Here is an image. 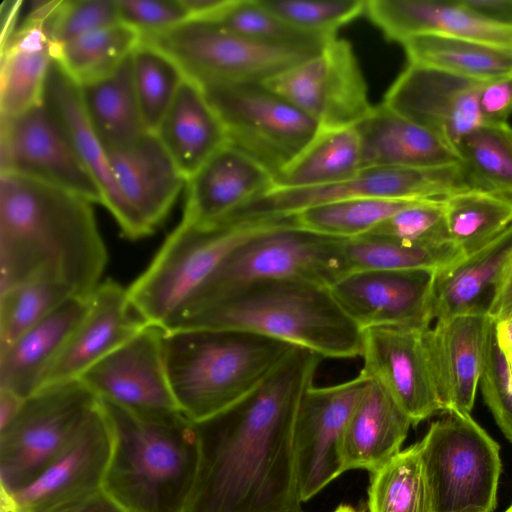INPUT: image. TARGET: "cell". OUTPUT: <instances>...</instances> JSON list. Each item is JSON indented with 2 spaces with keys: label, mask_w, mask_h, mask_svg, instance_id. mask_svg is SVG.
Returning a JSON list of instances; mask_svg holds the SVG:
<instances>
[{
  "label": "cell",
  "mask_w": 512,
  "mask_h": 512,
  "mask_svg": "<svg viewBox=\"0 0 512 512\" xmlns=\"http://www.w3.org/2000/svg\"><path fill=\"white\" fill-rule=\"evenodd\" d=\"M323 359L296 346L249 395L195 422L199 467L186 512H302L294 425Z\"/></svg>",
  "instance_id": "obj_1"
},
{
  "label": "cell",
  "mask_w": 512,
  "mask_h": 512,
  "mask_svg": "<svg viewBox=\"0 0 512 512\" xmlns=\"http://www.w3.org/2000/svg\"><path fill=\"white\" fill-rule=\"evenodd\" d=\"M92 204L52 184L0 172V293L48 277L91 296L108 260Z\"/></svg>",
  "instance_id": "obj_2"
},
{
  "label": "cell",
  "mask_w": 512,
  "mask_h": 512,
  "mask_svg": "<svg viewBox=\"0 0 512 512\" xmlns=\"http://www.w3.org/2000/svg\"><path fill=\"white\" fill-rule=\"evenodd\" d=\"M101 402L113 432L102 489L126 512H186L199 467L195 422L179 410Z\"/></svg>",
  "instance_id": "obj_3"
},
{
  "label": "cell",
  "mask_w": 512,
  "mask_h": 512,
  "mask_svg": "<svg viewBox=\"0 0 512 512\" xmlns=\"http://www.w3.org/2000/svg\"><path fill=\"white\" fill-rule=\"evenodd\" d=\"M244 330L309 349L323 358L361 356L362 330L330 288L298 280H262L238 287L184 315L165 330Z\"/></svg>",
  "instance_id": "obj_4"
},
{
  "label": "cell",
  "mask_w": 512,
  "mask_h": 512,
  "mask_svg": "<svg viewBox=\"0 0 512 512\" xmlns=\"http://www.w3.org/2000/svg\"><path fill=\"white\" fill-rule=\"evenodd\" d=\"M162 331L174 399L178 409L193 422L210 418L249 395L296 347L244 330Z\"/></svg>",
  "instance_id": "obj_5"
},
{
  "label": "cell",
  "mask_w": 512,
  "mask_h": 512,
  "mask_svg": "<svg viewBox=\"0 0 512 512\" xmlns=\"http://www.w3.org/2000/svg\"><path fill=\"white\" fill-rule=\"evenodd\" d=\"M295 220L294 214L231 217L212 225L181 220L127 289L132 306L149 325L166 329L236 247Z\"/></svg>",
  "instance_id": "obj_6"
},
{
  "label": "cell",
  "mask_w": 512,
  "mask_h": 512,
  "mask_svg": "<svg viewBox=\"0 0 512 512\" xmlns=\"http://www.w3.org/2000/svg\"><path fill=\"white\" fill-rule=\"evenodd\" d=\"M344 240L301 228L297 218L258 233L223 260L173 323L256 281L298 280L330 288L348 274Z\"/></svg>",
  "instance_id": "obj_7"
},
{
  "label": "cell",
  "mask_w": 512,
  "mask_h": 512,
  "mask_svg": "<svg viewBox=\"0 0 512 512\" xmlns=\"http://www.w3.org/2000/svg\"><path fill=\"white\" fill-rule=\"evenodd\" d=\"M432 512H492L501 459L499 445L471 417L446 412L417 443Z\"/></svg>",
  "instance_id": "obj_8"
},
{
  "label": "cell",
  "mask_w": 512,
  "mask_h": 512,
  "mask_svg": "<svg viewBox=\"0 0 512 512\" xmlns=\"http://www.w3.org/2000/svg\"><path fill=\"white\" fill-rule=\"evenodd\" d=\"M100 403L79 379L45 386L26 398L15 418L0 430V490L12 494L32 482Z\"/></svg>",
  "instance_id": "obj_9"
},
{
  "label": "cell",
  "mask_w": 512,
  "mask_h": 512,
  "mask_svg": "<svg viewBox=\"0 0 512 512\" xmlns=\"http://www.w3.org/2000/svg\"><path fill=\"white\" fill-rule=\"evenodd\" d=\"M140 40L165 52L186 77L200 85L263 83L322 51L266 44L214 21L197 19L141 36Z\"/></svg>",
  "instance_id": "obj_10"
},
{
  "label": "cell",
  "mask_w": 512,
  "mask_h": 512,
  "mask_svg": "<svg viewBox=\"0 0 512 512\" xmlns=\"http://www.w3.org/2000/svg\"><path fill=\"white\" fill-rule=\"evenodd\" d=\"M226 130L227 143L262 165L275 179L321 129L263 83L201 85Z\"/></svg>",
  "instance_id": "obj_11"
},
{
  "label": "cell",
  "mask_w": 512,
  "mask_h": 512,
  "mask_svg": "<svg viewBox=\"0 0 512 512\" xmlns=\"http://www.w3.org/2000/svg\"><path fill=\"white\" fill-rule=\"evenodd\" d=\"M469 189L475 188L461 163L427 168L369 167L326 186L273 187L235 215H293L312 206L350 198L445 199Z\"/></svg>",
  "instance_id": "obj_12"
},
{
  "label": "cell",
  "mask_w": 512,
  "mask_h": 512,
  "mask_svg": "<svg viewBox=\"0 0 512 512\" xmlns=\"http://www.w3.org/2000/svg\"><path fill=\"white\" fill-rule=\"evenodd\" d=\"M263 84L322 129L354 127L373 108L353 48L337 36L315 56Z\"/></svg>",
  "instance_id": "obj_13"
},
{
  "label": "cell",
  "mask_w": 512,
  "mask_h": 512,
  "mask_svg": "<svg viewBox=\"0 0 512 512\" xmlns=\"http://www.w3.org/2000/svg\"><path fill=\"white\" fill-rule=\"evenodd\" d=\"M0 147V172L43 181L103 204L99 186L43 101L16 117L1 118Z\"/></svg>",
  "instance_id": "obj_14"
},
{
  "label": "cell",
  "mask_w": 512,
  "mask_h": 512,
  "mask_svg": "<svg viewBox=\"0 0 512 512\" xmlns=\"http://www.w3.org/2000/svg\"><path fill=\"white\" fill-rule=\"evenodd\" d=\"M368 378L362 373L331 386H309L299 402L294 453L302 502L345 472L343 439Z\"/></svg>",
  "instance_id": "obj_15"
},
{
  "label": "cell",
  "mask_w": 512,
  "mask_h": 512,
  "mask_svg": "<svg viewBox=\"0 0 512 512\" xmlns=\"http://www.w3.org/2000/svg\"><path fill=\"white\" fill-rule=\"evenodd\" d=\"M424 329L372 327L362 330L360 373L380 384L414 426L443 411L424 342Z\"/></svg>",
  "instance_id": "obj_16"
},
{
  "label": "cell",
  "mask_w": 512,
  "mask_h": 512,
  "mask_svg": "<svg viewBox=\"0 0 512 512\" xmlns=\"http://www.w3.org/2000/svg\"><path fill=\"white\" fill-rule=\"evenodd\" d=\"M436 271L363 270L350 272L330 287L337 303L361 329L432 325Z\"/></svg>",
  "instance_id": "obj_17"
},
{
  "label": "cell",
  "mask_w": 512,
  "mask_h": 512,
  "mask_svg": "<svg viewBox=\"0 0 512 512\" xmlns=\"http://www.w3.org/2000/svg\"><path fill=\"white\" fill-rule=\"evenodd\" d=\"M484 83L408 64L383 102L456 149L467 134L483 123L479 94Z\"/></svg>",
  "instance_id": "obj_18"
},
{
  "label": "cell",
  "mask_w": 512,
  "mask_h": 512,
  "mask_svg": "<svg viewBox=\"0 0 512 512\" xmlns=\"http://www.w3.org/2000/svg\"><path fill=\"white\" fill-rule=\"evenodd\" d=\"M162 334L160 327L145 326L79 380L99 399L127 409L179 410L167 375Z\"/></svg>",
  "instance_id": "obj_19"
},
{
  "label": "cell",
  "mask_w": 512,
  "mask_h": 512,
  "mask_svg": "<svg viewBox=\"0 0 512 512\" xmlns=\"http://www.w3.org/2000/svg\"><path fill=\"white\" fill-rule=\"evenodd\" d=\"M112 448L113 432L101 402L54 460L32 482L8 495L21 512H49L93 494L102 489Z\"/></svg>",
  "instance_id": "obj_20"
},
{
  "label": "cell",
  "mask_w": 512,
  "mask_h": 512,
  "mask_svg": "<svg viewBox=\"0 0 512 512\" xmlns=\"http://www.w3.org/2000/svg\"><path fill=\"white\" fill-rule=\"evenodd\" d=\"M494 321L487 312L432 323L423 337L443 411L471 414Z\"/></svg>",
  "instance_id": "obj_21"
},
{
  "label": "cell",
  "mask_w": 512,
  "mask_h": 512,
  "mask_svg": "<svg viewBox=\"0 0 512 512\" xmlns=\"http://www.w3.org/2000/svg\"><path fill=\"white\" fill-rule=\"evenodd\" d=\"M120 191L136 226V239L166 219L186 178L156 133L146 132L124 148L106 149Z\"/></svg>",
  "instance_id": "obj_22"
},
{
  "label": "cell",
  "mask_w": 512,
  "mask_h": 512,
  "mask_svg": "<svg viewBox=\"0 0 512 512\" xmlns=\"http://www.w3.org/2000/svg\"><path fill=\"white\" fill-rule=\"evenodd\" d=\"M147 325L132 306L127 289L111 279L101 282L91 296L87 313L46 374L41 388L79 379Z\"/></svg>",
  "instance_id": "obj_23"
},
{
  "label": "cell",
  "mask_w": 512,
  "mask_h": 512,
  "mask_svg": "<svg viewBox=\"0 0 512 512\" xmlns=\"http://www.w3.org/2000/svg\"><path fill=\"white\" fill-rule=\"evenodd\" d=\"M274 187L273 176L226 143L186 182L183 221L219 223Z\"/></svg>",
  "instance_id": "obj_24"
},
{
  "label": "cell",
  "mask_w": 512,
  "mask_h": 512,
  "mask_svg": "<svg viewBox=\"0 0 512 512\" xmlns=\"http://www.w3.org/2000/svg\"><path fill=\"white\" fill-rule=\"evenodd\" d=\"M365 13L384 36L401 43L421 34H440L512 49V28L484 19L460 0H368Z\"/></svg>",
  "instance_id": "obj_25"
},
{
  "label": "cell",
  "mask_w": 512,
  "mask_h": 512,
  "mask_svg": "<svg viewBox=\"0 0 512 512\" xmlns=\"http://www.w3.org/2000/svg\"><path fill=\"white\" fill-rule=\"evenodd\" d=\"M43 102L59 120L82 162L99 186L103 206L112 214L122 234L136 240V226L115 178L105 146L85 113L79 85L53 59Z\"/></svg>",
  "instance_id": "obj_26"
},
{
  "label": "cell",
  "mask_w": 512,
  "mask_h": 512,
  "mask_svg": "<svg viewBox=\"0 0 512 512\" xmlns=\"http://www.w3.org/2000/svg\"><path fill=\"white\" fill-rule=\"evenodd\" d=\"M361 167L427 168L461 163L456 149L382 102L354 126Z\"/></svg>",
  "instance_id": "obj_27"
},
{
  "label": "cell",
  "mask_w": 512,
  "mask_h": 512,
  "mask_svg": "<svg viewBox=\"0 0 512 512\" xmlns=\"http://www.w3.org/2000/svg\"><path fill=\"white\" fill-rule=\"evenodd\" d=\"M91 296L68 299L0 353V389L26 399L41 388L46 374L87 313Z\"/></svg>",
  "instance_id": "obj_28"
},
{
  "label": "cell",
  "mask_w": 512,
  "mask_h": 512,
  "mask_svg": "<svg viewBox=\"0 0 512 512\" xmlns=\"http://www.w3.org/2000/svg\"><path fill=\"white\" fill-rule=\"evenodd\" d=\"M49 10L34 7L24 25L2 46L1 118L16 117L43 101L53 61V43L46 25Z\"/></svg>",
  "instance_id": "obj_29"
},
{
  "label": "cell",
  "mask_w": 512,
  "mask_h": 512,
  "mask_svg": "<svg viewBox=\"0 0 512 512\" xmlns=\"http://www.w3.org/2000/svg\"><path fill=\"white\" fill-rule=\"evenodd\" d=\"M411 425V419L391 395L369 379L345 429V470L373 473L380 469L401 451Z\"/></svg>",
  "instance_id": "obj_30"
},
{
  "label": "cell",
  "mask_w": 512,
  "mask_h": 512,
  "mask_svg": "<svg viewBox=\"0 0 512 512\" xmlns=\"http://www.w3.org/2000/svg\"><path fill=\"white\" fill-rule=\"evenodd\" d=\"M156 134L186 180L227 143L223 122L203 87L188 77Z\"/></svg>",
  "instance_id": "obj_31"
},
{
  "label": "cell",
  "mask_w": 512,
  "mask_h": 512,
  "mask_svg": "<svg viewBox=\"0 0 512 512\" xmlns=\"http://www.w3.org/2000/svg\"><path fill=\"white\" fill-rule=\"evenodd\" d=\"M512 255V227L456 264L436 272L432 322L470 312H487L496 279Z\"/></svg>",
  "instance_id": "obj_32"
},
{
  "label": "cell",
  "mask_w": 512,
  "mask_h": 512,
  "mask_svg": "<svg viewBox=\"0 0 512 512\" xmlns=\"http://www.w3.org/2000/svg\"><path fill=\"white\" fill-rule=\"evenodd\" d=\"M79 89L88 120L106 149L130 146L147 132L135 92L131 55L108 75Z\"/></svg>",
  "instance_id": "obj_33"
},
{
  "label": "cell",
  "mask_w": 512,
  "mask_h": 512,
  "mask_svg": "<svg viewBox=\"0 0 512 512\" xmlns=\"http://www.w3.org/2000/svg\"><path fill=\"white\" fill-rule=\"evenodd\" d=\"M409 64L487 82L512 73V49L471 39L421 34L400 43Z\"/></svg>",
  "instance_id": "obj_34"
},
{
  "label": "cell",
  "mask_w": 512,
  "mask_h": 512,
  "mask_svg": "<svg viewBox=\"0 0 512 512\" xmlns=\"http://www.w3.org/2000/svg\"><path fill=\"white\" fill-rule=\"evenodd\" d=\"M355 127L320 129L311 143L274 179L278 188H311L344 181L361 170Z\"/></svg>",
  "instance_id": "obj_35"
},
{
  "label": "cell",
  "mask_w": 512,
  "mask_h": 512,
  "mask_svg": "<svg viewBox=\"0 0 512 512\" xmlns=\"http://www.w3.org/2000/svg\"><path fill=\"white\" fill-rule=\"evenodd\" d=\"M451 242L465 256L474 253L512 227V196L469 189L444 199Z\"/></svg>",
  "instance_id": "obj_36"
},
{
  "label": "cell",
  "mask_w": 512,
  "mask_h": 512,
  "mask_svg": "<svg viewBox=\"0 0 512 512\" xmlns=\"http://www.w3.org/2000/svg\"><path fill=\"white\" fill-rule=\"evenodd\" d=\"M140 34L119 22L60 44H53V58L79 86L102 78L128 58Z\"/></svg>",
  "instance_id": "obj_37"
},
{
  "label": "cell",
  "mask_w": 512,
  "mask_h": 512,
  "mask_svg": "<svg viewBox=\"0 0 512 512\" xmlns=\"http://www.w3.org/2000/svg\"><path fill=\"white\" fill-rule=\"evenodd\" d=\"M343 247L348 273L363 270L417 269L438 272L465 257L453 243L426 247L369 233L345 239Z\"/></svg>",
  "instance_id": "obj_38"
},
{
  "label": "cell",
  "mask_w": 512,
  "mask_h": 512,
  "mask_svg": "<svg viewBox=\"0 0 512 512\" xmlns=\"http://www.w3.org/2000/svg\"><path fill=\"white\" fill-rule=\"evenodd\" d=\"M474 188L512 196V128L483 122L456 146Z\"/></svg>",
  "instance_id": "obj_39"
},
{
  "label": "cell",
  "mask_w": 512,
  "mask_h": 512,
  "mask_svg": "<svg viewBox=\"0 0 512 512\" xmlns=\"http://www.w3.org/2000/svg\"><path fill=\"white\" fill-rule=\"evenodd\" d=\"M369 512H432L418 444L371 473Z\"/></svg>",
  "instance_id": "obj_40"
},
{
  "label": "cell",
  "mask_w": 512,
  "mask_h": 512,
  "mask_svg": "<svg viewBox=\"0 0 512 512\" xmlns=\"http://www.w3.org/2000/svg\"><path fill=\"white\" fill-rule=\"evenodd\" d=\"M131 63L144 127L156 133L186 76L169 55L141 40L131 54Z\"/></svg>",
  "instance_id": "obj_41"
},
{
  "label": "cell",
  "mask_w": 512,
  "mask_h": 512,
  "mask_svg": "<svg viewBox=\"0 0 512 512\" xmlns=\"http://www.w3.org/2000/svg\"><path fill=\"white\" fill-rule=\"evenodd\" d=\"M415 201L418 200L350 198L312 206L295 215L301 228L350 239L369 233Z\"/></svg>",
  "instance_id": "obj_42"
},
{
  "label": "cell",
  "mask_w": 512,
  "mask_h": 512,
  "mask_svg": "<svg viewBox=\"0 0 512 512\" xmlns=\"http://www.w3.org/2000/svg\"><path fill=\"white\" fill-rule=\"evenodd\" d=\"M79 296L56 279L38 277L0 293V353L68 299Z\"/></svg>",
  "instance_id": "obj_43"
},
{
  "label": "cell",
  "mask_w": 512,
  "mask_h": 512,
  "mask_svg": "<svg viewBox=\"0 0 512 512\" xmlns=\"http://www.w3.org/2000/svg\"><path fill=\"white\" fill-rule=\"evenodd\" d=\"M211 21L259 42L284 47L319 51L334 37L300 30L270 11L259 0H230Z\"/></svg>",
  "instance_id": "obj_44"
},
{
  "label": "cell",
  "mask_w": 512,
  "mask_h": 512,
  "mask_svg": "<svg viewBox=\"0 0 512 512\" xmlns=\"http://www.w3.org/2000/svg\"><path fill=\"white\" fill-rule=\"evenodd\" d=\"M369 234L426 247L452 243L446 225L444 199L415 201L383 221Z\"/></svg>",
  "instance_id": "obj_45"
},
{
  "label": "cell",
  "mask_w": 512,
  "mask_h": 512,
  "mask_svg": "<svg viewBox=\"0 0 512 512\" xmlns=\"http://www.w3.org/2000/svg\"><path fill=\"white\" fill-rule=\"evenodd\" d=\"M292 26L313 34L335 36L346 23L365 13V0H259Z\"/></svg>",
  "instance_id": "obj_46"
},
{
  "label": "cell",
  "mask_w": 512,
  "mask_h": 512,
  "mask_svg": "<svg viewBox=\"0 0 512 512\" xmlns=\"http://www.w3.org/2000/svg\"><path fill=\"white\" fill-rule=\"evenodd\" d=\"M119 22L116 0L55 1L46 19L53 44L64 43Z\"/></svg>",
  "instance_id": "obj_47"
},
{
  "label": "cell",
  "mask_w": 512,
  "mask_h": 512,
  "mask_svg": "<svg viewBox=\"0 0 512 512\" xmlns=\"http://www.w3.org/2000/svg\"><path fill=\"white\" fill-rule=\"evenodd\" d=\"M480 387L498 426L512 442V379L505 355L496 342L495 323L488 343Z\"/></svg>",
  "instance_id": "obj_48"
},
{
  "label": "cell",
  "mask_w": 512,
  "mask_h": 512,
  "mask_svg": "<svg viewBox=\"0 0 512 512\" xmlns=\"http://www.w3.org/2000/svg\"><path fill=\"white\" fill-rule=\"evenodd\" d=\"M120 21L140 36L170 29L189 19L181 0H116Z\"/></svg>",
  "instance_id": "obj_49"
},
{
  "label": "cell",
  "mask_w": 512,
  "mask_h": 512,
  "mask_svg": "<svg viewBox=\"0 0 512 512\" xmlns=\"http://www.w3.org/2000/svg\"><path fill=\"white\" fill-rule=\"evenodd\" d=\"M479 109L483 122H506L512 114V73L484 83L479 94Z\"/></svg>",
  "instance_id": "obj_50"
},
{
  "label": "cell",
  "mask_w": 512,
  "mask_h": 512,
  "mask_svg": "<svg viewBox=\"0 0 512 512\" xmlns=\"http://www.w3.org/2000/svg\"><path fill=\"white\" fill-rule=\"evenodd\" d=\"M487 314L494 323L512 317V255L504 264L493 286Z\"/></svg>",
  "instance_id": "obj_51"
},
{
  "label": "cell",
  "mask_w": 512,
  "mask_h": 512,
  "mask_svg": "<svg viewBox=\"0 0 512 512\" xmlns=\"http://www.w3.org/2000/svg\"><path fill=\"white\" fill-rule=\"evenodd\" d=\"M484 19L512 28V0H460Z\"/></svg>",
  "instance_id": "obj_52"
},
{
  "label": "cell",
  "mask_w": 512,
  "mask_h": 512,
  "mask_svg": "<svg viewBox=\"0 0 512 512\" xmlns=\"http://www.w3.org/2000/svg\"><path fill=\"white\" fill-rule=\"evenodd\" d=\"M49 512H126L103 489Z\"/></svg>",
  "instance_id": "obj_53"
},
{
  "label": "cell",
  "mask_w": 512,
  "mask_h": 512,
  "mask_svg": "<svg viewBox=\"0 0 512 512\" xmlns=\"http://www.w3.org/2000/svg\"><path fill=\"white\" fill-rule=\"evenodd\" d=\"M189 19L211 20L219 14L230 0H181Z\"/></svg>",
  "instance_id": "obj_54"
},
{
  "label": "cell",
  "mask_w": 512,
  "mask_h": 512,
  "mask_svg": "<svg viewBox=\"0 0 512 512\" xmlns=\"http://www.w3.org/2000/svg\"><path fill=\"white\" fill-rule=\"evenodd\" d=\"M24 400L10 390L0 389V430L15 418Z\"/></svg>",
  "instance_id": "obj_55"
},
{
  "label": "cell",
  "mask_w": 512,
  "mask_h": 512,
  "mask_svg": "<svg viewBox=\"0 0 512 512\" xmlns=\"http://www.w3.org/2000/svg\"><path fill=\"white\" fill-rule=\"evenodd\" d=\"M495 338L499 349L506 356L512 354V317L495 323Z\"/></svg>",
  "instance_id": "obj_56"
},
{
  "label": "cell",
  "mask_w": 512,
  "mask_h": 512,
  "mask_svg": "<svg viewBox=\"0 0 512 512\" xmlns=\"http://www.w3.org/2000/svg\"><path fill=\"white\" fill-rule=\"evenodd\" d=\"M0 496V512H21L8 494L1 491Z\"/></svg>",
  "instance_id": "obj_57"
},
{
  "label": "cell",
  "mask_w": 512,
  "mask_h": 512,
  "mask_svg": "<svg viewBox=\"0 0 512 512\" xmlns=\"http://www.w3.org/2000/svg\"><path fill=\"white\" fill-rule=\"evenodd\" d=\"M333 512H362V511H358V510H356L355 508H353L352 506H349V505H340Z\"/></svg>",
  "instance_id": "obj_58"
},
{
  "label": "cell",
  "mask_w": 512,
  "mask_h": 512,
  "mask_svg": "<svg viewBox=\"0 0 512 512\" xmlns=\"http://www.w3.org/2000/svg\"><path fill=\"white\" fill-rule=\"evenodd\" d=\"M505 358H506V361H507V366H508L509 374H510V377L512 379V354L508 355V356L505 355Z\"/></svg>",
  "instance_id": "obj_59"
},
{
  "label": "cell",
  "mask_w": 512,
  "mask_h": 512,
  "mask_svg": "<svg viewBox=\"0 0 512 512\" xmlns=\"http://www.w3.org/2000/svg\"><path fill=\"white\" fill-rule=\"evenodd\" d=\"M504 512H512V504Z\"/></svg>",
  "instance_id": "obj_60"
}]
</instances>
